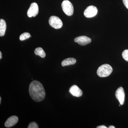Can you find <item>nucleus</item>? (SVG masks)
I'll return each mask as SVG.
<instances>
[{
    "mask_svg": "<svg viewBox=\"0 0 128 128\" xmlns=\"http://www.w3.org/2000/svg\"><path fill=\"white\" fill-rule=\"evenodd\" d=\"M76 62V60L73 58H69L62 61L61 65L63 66L73 65Z\"/></svg>",
    "mask_w": 128,
    "mask_h": 128,
    "instance_id": "obj_11",
    "label": "nucleus"
},
{
    "mask_svg": "<svg viewBox=\"0 0 128 128\" xmlns=\"http://www.w3.org/2000/svg\"><path fill=\"white\" fill-rule=\"evenodd\" d=\"M2 58V52L0 51V59H1Z\"/></svg>",
    "mask_w": 128,
    "mask_h": 128,
    "instance_id": "obj_19",
    "label": "nucleus"
},
{
    "mask_svg": "<svg viewBox=\"0 0 128 128\" xmlns=\"http://www.w3.org/2000/svg\"><path fill=\"white\" fill-rule=\"evenodd\" d=\"M109 128H115V127H114V126H110L108 127Z\"/></svg>",
    "mask_w": 128,
    "mask_h": 128,
    "instance_id": "obj_20",
    "label": "nucleus"
},
{
    "mask_svg": "<svg viewBox=\"0 0 128 128\" xmlns=\"http://www.w3.org/2000/svg\"><path fill=\"white\" fill-rule=\"evenodd\" d=\"M74 41L81 46H85L91 42V39L86 36H80L76 38Z\"/></svg>",
    "mask_w": 128,
    "mask_h": 128,
    "instance_id": "obj_8",
    "label": "nucleus"
},
{
    "mask_svg": "<svg viewBox=\"0 0 128 128\" xmlns=\"http://www.w3.org/2000/svg\"><path fill=\"white\" fill-rule=\"evenodd\" d=\"M29 92L30 96L35 102L42 101L45 97V90L42 84L39 81L34 80L29 86Z\"/></svg>",
    "mask_w": 128,
    "mask_h": 128,
    "instance_id": "obj_1",
    "label": "nucleus"
},
{
    "mask_svg": "<svg viewBox=\"0 0 128 128\" xmlns=\"http://www.w3.org/2000/svg\"><path fill=\"white\" fill-rule=\"evenodd\" d=\"M31 36V35L29 33L25 32L20 35L19 39L20 41H24L29 38Z\"/></svg>",
    "mask_w": 128,
    "mask_h": 128,
    "instance_id": "obj_14",
    "label": "nucleus"
},
{
    "mask_svg": "<svg viewBox=\"0 0 128 128\" xmlns=\"http://www.w3.org/2000/svg\"><path fill=\"white\" fill-rule=\"evenodd\" d=\"M122 56L124 59L128 62V50H124L122 53Z\"/></svg>",
    "mask_w": 128,
    "mask_h": 128,
    "instance_id": "obj_15",
    "label": "nucleus"
},
{
    "mask_svg": "<svg viewBox=\"0 0 128 128\" xmlns=\"http://www.w3.org/2000/svg\"><path fill=\"white\" fill-rule=\"evenodd\" d=\"M97 8L94 6H88L84 11V14L87 18H91L96 16L98 13Z\"/></svg>",
    "mask_w": 128,
    "mask_h": 128,
    "instance_id": "obj_5",
    "label": "nucleus"
},
{
    "mask_svg": "<svg viewBox=\"0 0 128 128\" xmlns=\"http://www.w3.org/2000/svg\"><path fill=\"white\" fill-rule=\"evenodd\" d=\"M39 12V8L38 4L36 2L31 4L30 7L28 10L27 15L29 18L35 17L38 15Z\"/></svg>",
    "mask_w": 128,
    "mask_h": 128,
    "instance_id": "obj_6",
    "label": "nucleus"
},
{
    "mask_svg": "<svg viewBox=\"0 0 128 128\" xmlns=\"http://www.w3.org/2000/svg\"><path fill=\"white\" fill-rule=\"evenodd\" d=\"M115 96L119 101L120 105H123L125 98V93L122 87H119L117 89L115 92Z\"/></svg>",
    "mask_w": 128,
    "mask_h": 128,
    "instance_id": "obj_7",
    "label": "nucleus"
},
{
    "mask_svg": "<svg viewBox=\"0 0 128 128\" xmlns=\"http://www.w3.org/2000/svg\"><path fill=\"white\" fill-rule=\"evenodd\" d=\"M28 128H38V125L35 122H32L30 123L28 127Z\"/></svg>",
    "mask_w": 128,
    "mask_h": 128,
    "instance_id": "obj_16",
    "label": "nucleus"
},
{
    "mask_svg": "<svg viewBox=\"0 0 128 128\" xmlns=\"http://www.w3.org/2000/svg\"><path fill=\"white\" fill-rule=\"evenodd\" d=\"M6 23L4 20L2 19L0 20V36H4L6 30Z\"/></svg>",
    "mask_w": 128,
    "mask_h": 128,
    "instance_id": "obj_12",
    "label": "nucleus"
},
{
    "mask_svg": "<svg viewBox=\"0 0 128 128\" xmlns=\"http://www.w3.org/2000/svg\"><path fill=\"white\" fill-rule=\"evenodd\" d=\"M69 92L73 96L79 97L82 95V90L76 85L72 86L69 90Z\"/></svg>",
    "mask_w": 128,
    "mask_h": 128,
    "instance_id": "obj_9",
    "label": "nucleus"
},
{
    "mask_svg": "<svg viewBox=\"0 0 128 128\" xmlns=\"http://www.w3.org/2000/svg\"><path fill=\"white\" fill-rule=\"evenodd\" d=\"M34 54L36 55L39 56L41 58H44L46 56L45 52L41 48H36L34 50Z\"/></svg>",
    "mask_w": 128,
    "mask_h": 128,
    "instance_id": "obj_13",
    "label": "nucleus"
},
{
    "mask_svg": "<svg viewBox=\"0 0 128 128\" xmlns=\"http://www.w3.org/2000/svg\"><path fill=\"white\" fill-rule=\"evenodd\" d=\"M49 23L52 27L56 29L61 28L63 26V23L61 19L55 16L50 17L49 20Z\"/></svg>",
    "mask_w": 128,
    "mask_h": 128,
    "instance_id": "obj_4",
    "label": "nucleus"
},
{
    "mask_svg": "<svg viewBox=\"0 0 128 128\" xmlns=\"http://www.w3.org/2000/svg\"><path fill=\"white\" fill-rule=\"evenodd\" d=\"M112 70V68L110 65L107 64H104L98 67L97 73L98 76L103 78L110 76Z\"/></svg>",
    "mask_w": 128,
    "mask_h": 128,
    "instance_id": "obj_2",
    "label": "nucleus"
},
{
    "mask_svg": "<svg viewBox=\"0 0 128 128\" xmlns=\"http://www.w3.org/2000/svg\"><path fill=\"white\" fill-rule=\"evenodd\" d=\"M107 128V127L106 126H104V125H101V126H98L96 128Z\"/></svg>",
    "mask_w": 128,
    "mask_h": 128,
    "instance_id": "obj_18",
    "label": "nucleus"
},
{
    "mask_svg": "<svg viewBox=\"0 0 128 128\" xmlns=\"http://www.w3.org/2000/svg\"><path fill=\"white\" fill-rule=\"evenodd\" d=\"M1 101H2V98L1 97H0V104L1 103Z\"/></svg>",
    "mask_w": 128,
    "mask_h": 128,
    "instance_id": "obj_21",
    "label": "nucleus"
},
{
    "mask_svg": "<svg viewBox=\"0 0 128 128\" xmlns=\"http://www.w3.org/2000/svg\"><path fill=\"white\" fill-rule=\"evenodd\" d=\"M124 5L128 9V0H122Z\"/></svg>",
    "mask_w": 128,
    "mask_h": 128,
    "instance_id": "obj_17",
    "label": "nucleus"
},
{
    "mask_svg": "<svg viewBox=\"0 0 128 128\" xmlns=\"http://www.w3.org/2000/svg\"><path fill=\"white\" fill-rule=\"evenodd\" d=\"M62 10L67 16H72L74 12V8L71 2L68 0H65L61 4Z\"/></svg>",
    "mask_w": 128,
    "mask_h": 128,
    "instance_id": "obj_3",
    "label": "nucleus"
},
{
    "mask_svg": "<svg viewBox=\"0 0 128 128\" xmlns=\"http://www.w3.org/2000/svg\"><path fill=\"white\" fill-rule=\"evenodd\" d=\"M18 118L17 116H12L10 117L5 122V127L9 128L14 126L18 122Z\"/></svg>",
    "mask_w": 128,
    "mask_h": 128,
    "instance_id": "obj_10",
    "label": "nucleus"
}]
</instances>
